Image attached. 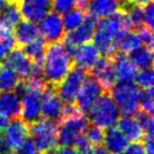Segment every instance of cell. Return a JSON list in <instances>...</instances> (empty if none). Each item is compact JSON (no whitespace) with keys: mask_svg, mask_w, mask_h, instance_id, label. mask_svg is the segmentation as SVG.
Segmentation results:
<instances>
[{"mask_svg":"<svg viewBox=\"0 0 154 154\" xmlns=\"http://www.w3.org/2000/svg\"><path fill=\"white\" fill-rule=\"evenodd\" d=\"M74 66L62 41L48 45L42 63V77L49 86L57 87Z\"/></svg>","mask_w":154,"mask_h":154,"instance_id":"6da1fadb","label":"cell"},{"mask_svg":"<svg viewBox=\"0 0 154 154\" xmlns=\"http://www.w3.org/2000/svg\"><path fill=\"white\" fill-rule=\"evenodd\" d=\"M88 120L93 125L108 129L114 127L119 119L120 112L109 92H103L87 113Z\"/></svg>","mask_w":154,"mask_h":154,"instance_id":"7a4b0ae2","label":"cell"},{"mask_svg":"<svg viewBox=\"0 0 154 154\" xmlns=\"http://www.w3.org/2000/svg\"><path fill=\"white\" fill-rule=\"evenodd\" d=\"M30 134L37 151L41 154H52L57 148V124L40 117L30 125Z\"/></svg>","mask_w":154,"mask_h":154,"instance_id":"3957f363","label":"cell"},{"mask_svg":"<svg viewBox=\"0 0 154 154\" xmlns=\"http://www.w3.org/2000/svg\"><path fill=\"white\" fill-rule=\"evenodd\" d=\"M112 98L124 116H133L139 110L138 99L140 89L133 82H118L110 91Z\"/></svg>","mask_w":154,"mask_h":154,"instance_id":"277c9868","label":"cell"},{"mask_svg":"<svg viewBox=\"0 0 154 154\" xmlns=\"http://www.w3.org/2000/svg\"><path fill=\"white\" fill-rule=\"evenodd\" d=\"M89 125L85 114L62 119L57 125V143L61 147H74L76 143L85 134Z\"/></svg>","mask_w":154,"mask_h":154,"instance_id":"5b68a950","label":"cell"},{"mask_svg":"<svg viewBox=\"0 0 154 154\" xmlns=\"http://www.w3.org/2000/svg\"><path fill=\"white\" fill-rule=\"evenodd\" d=\"M88 73L85 70L77 66H73L66 77L55 87V91L57 95L60 97L62 103H74L77 94L79 92L85 78L87 77Z\"/></svg>","mask_w":154,"mask_h":154,"instance_id":"8992f818","label":"cell"},{"mask_svg":"<svg viewBox=\"0 0 154 154\" xmlns=\"http://www.w3.org/2000/svg\"><path fill=\"white\" fill-rule=\"evenodd\" d=\"M103 92L105 91L101 88L99 82L94 77L88 74L85 78L84 84H82L79 92L77 94L76 99H75L76 106L82 114H87L90 108L94 105V103Z\"/></svg>","mask_w":154,"mask_h":154,"instance_id":"52a82bcc","label":"cell"},{"mask_svg":"<svg viewBox=\"0 0 154 154\" xmlns=\"http://www.w3.org/2000/svg\"><path fill=\"white\" fill-rule=\"evenodd\" d=\"M88 74L94 77L99 82L105 92H110L117 82L112 57H106V56L99 57Z\"/></svg>","mask_w":154,"mask_h":154,"instance_id":"ba28073f","label":"cell"},{"mask_svg":"<svg viewBox=\"0 0 154 154\" xmlns=\"http://www.w3.org/2000/svg\"><path fill=\"white\" fill-rule=\"evenodd\" d=\"M39 33L48 45L60 42L66 36L62 19L55 12H50L41 21H39Z\"/></svg>","mask_w":154,"mask_h":154,"instance_id":"9c48e42d","label":"cell"},{"mask_svg":"<svg viewBox=\"0 0 154 154\" xmlns=\"http://www.w3.org/2000/svg\"><path fill=\"white\" fill-rule=\"evenodd\" d=\"M63 103L51 86L43 91L41 96V117L59 124L62 119Z\"/></svg>","mask_w":154,"mask_h":154,"instance_id":"30bf717a","label":"cell"},{"mask_svg":"<svg viewBox=\"0 0 154 154\" xmlns=\"http://www.w3.org/2000/svg\"><path fill=\"white\" fill-rule=\"evenodd\" d=\"M3 133L9 151H17L30 136V125L23 122L20 117L14 118L9 122Z\"/></svg>","mask_w":154,"mask_h":154,"instance_id":"8fae6325","label":"cell"},{"mask_svg":"<svg viewBox=\"0 0 154 154\" xmlns=\"http://www.w3.org/2000/svg\"><path fill=\"white\" fill-rule=\"evenodd\" d=\"M3 60H5L3 63L11 68L20 79H30L34 71L35 63H33L32 60L22 52L20 48L16 47L15 49H13Z\"/></svg>","mask_w":154,"mask_h":154,"instance_id":"7c38bea8","label":"cell"},{"mask_svg":"<svg viewBox=\"0 0 154 154\" xmlns=\"http://www.w3.org/2000/svg\"><path fill=\"white\" fill-rule=\"evenodd\" d=\"M21 17L33 23L41 21L52 10V0H18Z\"/></svg>","mask_w":154,"mask_h":154,"instance_id":"4fadbf2b","label":"cell"},{"mask_svg":"<svg viewBox=\"0 0 154 154\" xmlns=\"http://www.w3.org/2000/svg\"><path fill=\"white\" fill-rule=\"evenodd\" d=\"M96 29L97 19L92 17L91 15H88L86 16L84 22L78 28L71 31V32H68V35L64 36L62 42L69 43V45H75V47L89 43L93 39Z\"/></svg>","mask_w":154,"mask_h":154,"instance_id":"5bb4252c","label":"cell"},{"mask_svg":"<svg viewBox=\"0 0 154 154\" xmlns=\"http://www.w3.org/2000/svg\"><path fill=\"white\" fill-rule=\"evenodd\" d=\"M99 52L94 45L85 43V45H78L75 50L74 56H73V63L74 66L80 68L85 70L87 73L90 72L93 68L95 62L99 58Z\"/></svg>","mask_w":154,"mask_h":154,"instance_id":"9a60e30c","label":"cell"},{"mask_svg":"<svg viewBox=\"0 0 154 154\" xmlns=\"http://www.w3.org/2000/svg\"><path fill=\"white\" fill-rule=\"evenodd\" d=\"M116 79L119 82H133L137 74V69L124 53L117 52L112 57Z\"/></svg>","mask_w":154,"mask_h":154,"instance_id":"2e32d148","label":"cell"},{"mask_svg":"<svg viewBox=\"0 0 154 154\" xmlns=\"http://www.w3.org/2000/svg\"><path fill=\"white\" fill-rule=\"evenodd\" d=\"M0 113L11 119L20 117L21 98L14 91L0 93Z\"/></svg>","mask_w":154,"mask_h":154,"instance_id":"e0dca14e","label":"cell"},{"mask_svg":"<svg viewBox=\"0 0 154 154\" xmlns=\"http://www.w3.org/2000/svg\"><path fill=\"white\" fill-rule=\"evenodd\" d=\"M103 145L111 154H120L129 145V140L117 128L111 127L106 129Z\"/></svg>","mask_w":154,"mask_h":154,"instance_id":"ac0fdd59","label":"cell"},{"mask_svg":"<svg viewBox=\"0 0 154 154\" xmlns=\"http://www.w3.org/2000/svg\"><path fill=\"white\" fill-rule=\"evenodd\" d=\"M14 30H15L14 38L18 48H22L23 45H28L29 42L40 36L39 29L36 23H33L28 20H23V21L20 20L16 24Z\"/></svg>","mask_w":154,"mask_h":154,"instance_id":"d6986e66","label":"cell"},{"mask_svg":"<svg viewBox=\"0 0 154 154\" xmlns=\"http://www.w3.org/2000/svg\"><path fill=\"white\" fill-rule=\"evenodd\" d=\"M120 10L118 0H91L89 3V15L96 19H103L113 15Z\"/></svg>","mask_w":154,"mask_h":154,"instance_id":"ffe728a7","label":"cell"},{"mask_svg":"<svg viewBox=\"0 0 154 154\" xmlns=\"http://www.w3.org/2000/svg\"><path fill=\"white\" fill-rule=\"evenodd\" d=\"M21 18L18 1L9 0L7 5L0 12V29L13 31L16 24L21 20Z\"/></svg>","mask_w":154,"mask_h":154,"instance_id":"44dd1931","label":"cell"},{"mask_svg":"<svg viewBox=\"0 0 154 154\" xmlns=\"http://www.w3.org/2000/svg\"><path fill=\"white\" fill-rule=\"evenodd\" d=\"M117 129L126 136L128 140L133 143L141 141L143 138V131L140 125L135 118L131 116H124L122 118L118 119Z\"/></svg>","mask_w":154,"mask_h":154,"instance_id":"7402d4cb","label":"cell"},{"mask_svg":"<svg viewBox=\"0 0 154 154\" xmlns=\"http://www.w3.org/2000/svg\"><path fill=\"white\" fill-rule=\"evenodd\" d=\"M48 43L41 36L37 37L36 39L29 42L28 45H23L20 49L22 50L24 54L33 61V63L42 66L43 60L45 57V52H47Z\"/></svg>","mask_w":154,"mask_h":154,"instance_id":"603a6c76","label":"cell"},{"mask_svg":"<svg viewBox=\"0 0 154 154\" xmlns=\"http://www.w3.org/2000/svg\"><path fill=\"white\" fill-rule=\"evenodd\" d=\"M129 59L136 66L137 70H150L153 66V53L152 50L140 45L131 53H129Z\"/></svg>","mask_w":154,"mask_h":154,"instance_id":"cb8c5ba5","label":"cell"},{"mask_svg":"<svg viewBox=\"0 0 154 154\" xmlns=\"http://www.w3.org/2000/svg\"><path fill=\"white\" fill-rule=\"evenodd\" d=\"M19 80L18 75L11 68L0 63V93L14 91Z\"/></svg>","mask_w":154,"mask_h":154,"instance_id":"d4e9b609","label":"cell"},{"mask_svg":"<svg viewBox=\"0 0 154 154\" xmlns=\"http://www.w3.org/2000/svg\"><path fill=\"white\" fill-rule=\"evenodd\" d=\"M141 45L140 39L136 31H128L119 38L117 42L118 52L124 54L131 53Z\"/></svg>","mask_w":154,"mask_h":154,"instance_id":"484cf974","label":"cell"},{"mask_svg":"<svg viewBox=\"0 0 154 154\" xmlns=\"http://www.w3.org/2000/svg\"><path fill=\"white\" fill-rule=\"evenodd\" d=\"M122 9L126 11L127 15L130 19L132 31H138L143 26H146L145 22H143V7L129 3L128 5L122 8Z\"/></svg>","mask_w":154,"mask_h":154,"instance_id":"4316f807","label":"cell"},{"mask_svg":"<svg viewBox=\"0 0 154 154\" xmlns=\"http://www.w3.org/2000/svg\"><path fill=\"white\" fill-rule=\"evenodd\" d=\"M87 13L79 11V10H72L69 13L64 14L62 18V24H63L64 32H71L80 26L84 22Z\"/></svg>","mask_w":154,"mask_h":154,"instance_id":"83f0119b","label":"cell"},{"mask_svg":"<svg viewBox=\"0 0 154 154\" xmlns=\"http://www.w3.org/2000/svg\"><path fill=\"white\" fill-rule=\"evenodd\" d=\"M17 47L12 31L0 29V60H3L13 49Z\"/></svg>","mask_w":154,"mask_h":154,"instance_id":"f1b7e54d","label":"cell"},{"mask_svg":"<svg viewBox=\"0 0 154 154\" xmlns=\"http://www.w3.org/2000/svg\"><path fill=\"white\" fill-rule=\"evenodd\" d=\"M85 134H86V138L92 143L93 147H101L103 143V136H105V129L91 124L88 125Z\"/></svg>","mask_w":154,"mask_h":154,"instance_id":"f546056e","label":"cell"},{"mask_svg":"<svg viewBox=\"0 0 154 154\" xmlns=\"http://www.w3.org/2000/svg\"><path fill=\"white\" fill-rule=\"evenodd\" d=\"M153 88L149 89H141L139 93L138 106L139 109L143 112H147L149 114H153L154 109V99H153Z\"/></svg>","mask_w":154,"mask_h":154,"instance_id":"4dcf8cb0","label":"cell"},{"mask_svg":"<svg viewBox=\"0 0 154 154\" xmlns=\"http://www.w3.org/2000/svg\"><path fill=\"white\" fill-rule=\"evenodd\" d=\"M136 120L140 125L141 129L143 131V136L145 135H153V116L152 114H149L147 112H143L141 110H138L136 112Z\"/></svg>","mask_w":154,"mask_h":154,"instance_id":"1f68e13d","label":"cell"},{"mask_svg":"<svg viewBox=\"0 0 154 154\" xmlns=\"http://www.w3.org/2000/svg\"><path fill=\"white\" fill-rule=\"evenodd\" d=\"M135 82L139 89H149L153 88V71L150 70H141L140 72H137L135 77Z\"/></svg>","mask_w":154,"mask_h":154,"instance_id":"d6a6232c","label":"cell"},{"mask_svg":"<svg viewBox=\"0 0 154 154\" xmlns=\"http://www.w3.org/2000/svg\"><path fill=\"white\" fill-rule=\"evenodd\" d=\"M76 0H52V10L58 15H64L75 9Z\"/></svg>","mask_w":154,"mask_h":154,"instance_id":"836d02e7","label":"cell"},{"mask_svg":"<svg viewBox=\"0 0 154 154\" xmlns=\"http://www.w3.org/2000/svg\"><path fill=\"white\" fill-rule=\"evenodd\" d=\"M137 34L140 39L141 45L148 48L149 50H153V34H152V30H150L147 26H143L141 29H139L138 31H136Z\"/></svg>","mask_w":154,"mask_h":154,"instance_id":"e575fe53","label":"cell"},{"mask_svg":"<svg viewBox=\"0 0 154 154\" xmlns=\"http://www.w3.org/2000/svg\"><path fill=\"white\" fill-rule=\"evenodd\" d=\"M143 22L147 28L153 30L154 26V7L153 3L150 2L149 5L143 7Z\"/></svg>","mask_w":154,"mask_h":154,"instance_id":"d590c367","label":"cell"},{"mask_svg":"<svg viewBox=\"0 0 154 154\" xmlns=\"http://www.w3.org/2000/svg\"><path fill=\"white\" fill-rule=\"evenodd\" d=\"M74 147L82 154H90L91 151L94 149V147L92 146V143H91L90 141L86 138V136H84V135H82V136L80 137L76 143H75Z\"/></svg>","mask_w":154,"mask_h":154,"instance_id":"8d00e7d4","label":"cell"},{"mask_svg":"<svg viewBox=\"0 0 154 154\" xmlns=\"http://www.w3.org/2000/svg\"><path fill=\"white\" fill-rule=\"evenodd\" d=\"M120 154H147V152L143 143L140 141H136L127 146V148Z\"/></svg>","mask_w":154,"mask_h":154,"instance_id":"74e56055","label":"cell"},{"mask_svg":"<svg viewBox=\"0 0 154 154\" xmlns=\"http://www.w3.org/2000/svg\"><path fill=\"white\" fill-rule=\"evenodd\" d=\"M17 151L18 154H38V151H37L35 145L33 143L32 139L29 138L20 146Z\"/></svg>","mask_w":154,"mask_h":154,"instance_id":"f35d334b","label":"cell"},{"mask_svg":"<svg viewBox=\"0 0 154 154\" xmlns=\"http://www.w3.org/2000/svg\"><path fill=\"white\" fill-rule=\"evenodd\" d=\"M52 154H82V153H80L74 147H61V148H56L55 151Z\"/></svg>","mask_w":154,"mask_h":154,"instance_id":"ab89813d","label":"cell"},{"mask_svg":"<svg viewBox=\"0 0 154 154\" xmlns=\"http://www.w3.org/2000/svg\"><path fill=\"white\" fill-rule=\"evenodd\" d=\"M91 0H76V9L79 10V11L87 13L89 8V3H90Z\"/></svg>","mask_w":154,"mask_h":154,"instance_id":"60d3db41","label":"cell"},{"mask_svg":"<svg viewBox=\"0 0 154 154\" xmlns=\"http://www.w3.org/2000/svg\"><path fill=\"white\" fill-rule=\"evenodd\" d=\"M10 122V118H8L5 115L0 113V134H2L5 130L7 129L8 125Z\"/></svg>","mask_w":154,"mask_h":154,"instance_id":"b9f144b4","label":"cell"},{"mask_svg":"<svg viewBox=\"0 0 154 154\" xmlns=\"http://www.w3.org/2000/svg\"><path fill=\"white\" fill-rule=\"evenodd\" d=\"M0 152L2 154H8L10 152L9 149H8L7 143H5V137L1 134H0Z\"/></svg>","mask_w":154,"mask_h":154,"instance_id":"7bdbcfd3","label":"cell"},{"mask_svg":"<svg viewBox=\"0 0 154 154\" xmlns=\"http://www.w3.org/2000/svg\"><path fill=\"white\" fill-rule=\"evenodd\" d=\"M152 1L153 0H131V3L139 5V7H145V5H149L150 2H152Z\"/></svg>","mask_w":154,"mask_h":154,"instance_id":"ee69618b","label":"cell"},{"mask_svg":"<svg viewBox=\"0 0 154 154\" xmlns=\"http://www.w3.org/2000/svg\"><path fill=\"white\" fill-rule=\"evenodd\" d=\"M90 154H111L110 152H108L105 148H101V147H96L91 151Z\"/></svg>","mask_w":154,"mask_h":154,"instance_id":"f6af8a7d","label":"cell"},{"mask_svg":"<svg viewBox=\"0 0 154 154\" xmlns=\"http://www.w3.org/2000/svg\"><path fill=\"white\" fill-rule=\"evenodd\" d=\"M118 2L120 5V8H124L126 5H128L129 3H131V0H118Z\"/></svg>","mask_w":154,"mask_h":154,"instance_id":"bcb514c9","label":"cell"},{"mask_svg":"<svg viewBox=\"0 0 154 154\" xmlns=\"http://www.w3.org/2000/svg\"><path fill=\"white\" fill-rule=\"evenodd\" d=\"M11 1H18V0H11Z\"/></svg>","mask_w":154,"mask_h":154,"instance_id":"7dc6e473","label":"cell"},{"mask_svg":"<svg viewBox=\"0 0 154 154\" xmlns=\"http://www.w3.org/2000/svg\"><path fill=\"white\" fill-rule=\"evenodd\" d=\"M8 154H15V153H8Z\"/></svg>","mask_w":154,"mask_h":154,"instance_id":"c3c4849f","label":"cell"},{"mask_svg":"<svg viewBox=\"0 0 154 154\" xmlns=\"http://www.w3.org/2000/svg\"><path fill=\"white\" fill-rule=\"evenodd\" d=\"M0 154H2V153H1V152H0Z\"/></svg>","mask_w":154,"mask_h":154,"instance_id":"681fc988","label":"cell"}]
</instances>
